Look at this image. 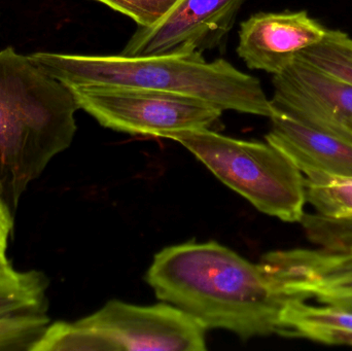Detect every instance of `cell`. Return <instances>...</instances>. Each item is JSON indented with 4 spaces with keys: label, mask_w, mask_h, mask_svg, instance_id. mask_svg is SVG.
Returning a JSON list of instances; mask_svg holds the SVG:
<instances>
[{
    "label": "cell",
    "mask_w": 352,
    "mask_h": 351,
    "mask_svg": "<svg viewBox=\"0 0 352 351\" xmlns=\"http://www.w3.org/2000/svg\"><path fill=\"white\" fill-rule=\"evenodd\" d=\"M168 138L256 210L283 222L303 220L307 202L303 173L272 144L236 139L210 129L177 132Z\"/></svg>",
    "instance_id": "cell-4"
},
{
    "label": "cell",
    "mask_w": 352,
    "mask_h": 351,
    "mask_svg": "<svg viewBox=\"0 0 352 351\" xmlns=\"http://www.w3.org/2000/svg\"><path fill=\"white\" fill-rule=\"evenodd\" d=\"M207 330L169 303L138 306L119 300L78 321L50 324L37 351L206 350Z\"/></svg>",
    "instance_id": "cell-5"
},
{
    "label": "cell",
    "mask_w": 352,
    "mask_h": 351,
    "mask_svg": "<svg viewBox=\"0 0 352 351\" xmlns=\"http://www.w3.org/2000/svg\"><path fill=\"white\" fill-rule=\"evenodd\" d=\"M49 280L37 270L0 275V319L47 313Z\"/></svg>",
    "instance_id": "cell-13"
},
{
    "label": "cell",
    "mask_w": 352,
    "mask_h": 351,
    "mask_svg": "<svg viewBox=\"0 0 352 351\" xmlns=\"http://www.w3.org/2000/svg\"><path fill=\"white\" fill-rule=\"evenodd\" d=\"M329 29L301 12H258L240 26L237 53L250 69L280 73Z\"/></svg>",
    "instance_id": "cell-9"
},
{
    "label": "cell",
    "mask_w": 352,
    "mask_h": 351,
    "mask_svg": "<svg viewBox=\"0 0 352 351\" xmlns=\"http://www.w3.org/2000/svg\"><path fill=\"white\" fill-rule=\"evenodd\" d=\"M138 23L150 27L161 20L178 0H96Z\"/></svg>",
    "instance_id": "cell-17"
},
{
    "label": "cell",
    "mask_w": 352,
    "mask_h": 351,
    "mask_svg": "<svg viewBox=\"0 0 352 351\" xmlns=\"http://www.w3.org/2000/svg\"><path fill=\"white\" fill-rule=\"evenodd\" d=\"M74 95L30 56L0 51V196L16 210L29 183L76 135Z\"/></svg>",
    "instance_id": "cell-2"
},
{
    "label": "cell",
    "mask_w": 352,
    "mask_h": 351,
    "mask_svg": "<svg viewBox=\"0 0 352 351\" xmlns=\"http://www.w3.org/2000/svg\"><path fill=\"white\" fill-rule=\"evenodd\" d=\"M306 198L320 218L352 224V177H305Z\"/></svg>",
    "instance_id": "cell-14"
},
{
    "label": "cell",
    "mask_w": 352,
    "mask_h": 351,
    "mask_svg": "<svg viewBox=\"0 0 352 351\" xmlns=\"http://www.w3.org/2000/svg\"><path fill=\"white\" fill-rule=\"evenodd\" d=\"M146 280L157 298L196 319L241 339L283 336L293 301L272 266L252 263L217 242H186L155 256Z\"/></svg>",
    "instance_id": "cell-1"
},
{
    "label": "cell",
    "mask_w": 352,
    "mask_h": 351,
    "mask_svg": "<svg viewBox=\"0 0 352 351\" xmlns=\"http://www.w3.org/2000/svg\"><path fill=\"white\" fill-rule=\"evenodd\" d=\"M283 336L329 346H352V311L331 305L314 306L295 300L285 311Z\"/></svg>",
    "instance_id": "cell-12"
},
{
    "label": "cell",
    "mask_w": 352,
    "mask_h": 351,
    "mask_svg": "<svg viewBox=\"0 0 352 351\" xmlns=\"http://www.w3.org/2000/svg\"><path fill=\"white\" fill-rule=\"evenodd\" d=\"M298 58L352 86V38L347 33L329 29L320 43L302 52Z\"/></svg>",
    "instance_id": "cell-15"
},
{
    "label": "cell",
    "mask_w": 352,
    "mask_h": 351,
    "mask_svg": "<svg viewBox=\"0 0 352 351\" xmlns=\"http://www.w3.org/2000/svg\"><path fill=\"white\" fill-rule=\"evenodd\" d=\"M50 324L47 313L1 317L0 351H29Z\"/></svg>",
    "instance_id": "cell-16"
},
{
    "label": "cell",
    "mask_w": 352,
    "mask_h": 351,
    "mask_svg": "<svg viewBox=\"0 0 352 351\" xmlns=\"http://www.w3.org/2000/svg\"><path fill=\"white\" fill-rule=\"evenodd\" d=\"M30 57L65 87H136L196 97L223 111H234L269 119L274 113L258 78L239 71L226 60L206 61L198 52L146 57L41 52Z\"/></svg>",
    "instance_id": "cell-3"
},
{
    "label": "cell",
    "mask_w": 352,
    "mask_h": 351,
    "mask_svg": "<svg viewBox=\"0 0 352 351\" xmlns=\"http://www.w3.org/2000/svg\"><path fill=\"white\" fill-rule=\"evenodd\" d=\"M80 109L101 126L132 135L168 138L171 134L210 129L223 111L196 97L136 87L72 84Z\"/></svg>",
    "instance_id": "cell-6"
},
{
    "label": "cell",
    "mask_w": 352,
    "mask_h": 351,
    "mask_svg": "<svg viewBox=\"0 0 352 351\" xmlns=\"http://www.w3.org/2000/svg\"><path fill=\"white\" fill-rule=\"evenodd\" d=\"M272 82L275 109L352 144L351 84L300 58Z\"/></svg>",
    "instance_id": "cell-7"
},
{
    "label": "cell",
    "mask_w": 352,
    "mask_h": 351,
    "mask_svg": "<svg viewBox=\"0 0 352 351\" xmlns=\"http://www.w3.org/2000/svg\"><path fill=\"white\" fill-rule=\"evenodd\" d=\"M14 229V218L12 210L0 196V275L14 271L8 256V242Z\"/></svg>",
    "instance_id": "cell-18"
},
{
    "label": "cell",
    "mask_w": 352,
    "mask_h": 351,
    "mask_svg": "<svg viewBox=\"0 0 352 351\" xmlns=\"http://www.w3.org/2000/svg\"><path fill=\"white\" fill-rule=\"evenodd\" d=\"M274 109V107H273ZM266 141L283 152L305 177H352V144L309 127L274 109Z\"/></svg>",
    "instance_id": "cell-11"
},
{
    "label": "cell",
    "mask_w": 352,
    "mask_h": 351,
    "mask_svg": "<svg viewBox=\"0 0 352 351\" xmlns=\"http://www.w3.org/2000/svg\"><path fill=\"white\" fill-rule=\"evenodd\" d=\"M263 257L294 298H314L352 311L351 253L320 247L272 251Z\"/></svg>",
    "instance_id": "cell-10"
},
{
    "label": "cell",
    "mask_w": 352,
    "mask_h": 351,
    "mask_svg": "<svg viewBox=\"0 0 352 351\" xmlns=\"http://www.w3.org/2000/svg\"><path fill=\"white\" fill-rule=\"evenodd\" d=\"M245 0H178L156 24L138 27L121 55L202 53L221 43Z\"/></svg>",
    "instance_id": "cell-8"
}]
</instances>
